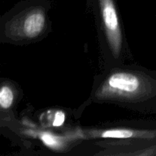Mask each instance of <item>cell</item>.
I'll return each instance as SVG.
<instances>
[{"label": "cell", "instance_id": "cell-1", "mask_svg": "<svg viewBox=\"0 0 156 156\" xmlns=\"http://www.w3.org/2000/svg\"><path fill=\"white\" fill-rule=\"evenodd\" d=\"M90 99L140 113H150L156 102V76L136 65L107 66L95 78Z\"/></svg>", "mask_w": 156, "mask_h": 156}, {"label": "cell", "instance_id": "cell-2", "mask_svg": "<svg viewBox=\"0 0 156 156\" xmlns=\"http://www.w3.org/2000/svg\"><path fill=\"white\" fill-rule=\"evenodd\" d=\"M99 41L107 66L123 63L126 44L114 0H94Z\"/></svg>", "mask_w": 156, "mask_h": 156}, {"label": "cell", "instance_id": "cell-3", "mask_svg": "<svg viewBox=\"0 0 156 156\" xmlns=\"http://www.w3.org/2000/svg\"><path fill=\"white\" fill-rule=\"evenodd\" d=\"M48 26L47 13L41 5L30 6L9 15L2 33L12 41H33L43 36Z\"/></svg>", "mask_w": 156, "mask_h": 156}, {"label": "cell", "instance_id": "cell-4", "mask_svg": "<svg viewBox=\"0 0 156 156\" xmlns=\"http://www.w3.org/2000/svg\"><path fill=\"white\" fill-rule=\"evenodd\" d=\"M17 91L12 82L7 80L2 82L0 87V108L2 111H7L12 108L16 100Z\"/></svg>", "mask_w": 156, "mask_h": 156}, {"label": "cell", "instance_id": "cell-5", "mask_svg": "<svg viewBox=\"0 0 156 156\" xmlns=\"http://www.w3.org/2000/svg\"><path fill=\"white\" fill-rule=\"evenodd\" d=\"M98 137L103 139H130L140 138L143 132L127 128H111L97 133Z\"/></svg>", "mask_w": 156, "mask_h": 156}, {"label": "cell", "instance_id": "cell-6", "mask_svg": "<svg viewBox=\"0 0 156 156\" xmlns=\"http://www.w3.org/2000/svg\"><path fill=\"white\" fill-rule=\"evenodd\" d=\"M58 138L59 137H56L53 134L43 133L41 139L43 143L48 147L52 148V149H59L62 146V142L59 141V139Z\"/></svg>", "mask_w": 156, "mask_h": 156}, {"label": "cell", "instance_id": "cell-7", "mask_svg": "<svg viewBox=\"0 0 156 156\" xmlns=\"http://www.w3.org/2000/svg\"><path fill=\"white\" fill-rule=\"evenodd\" d=\"M66 120V114L62 111H56L53 115V121H52V126L53 127H59L62 126L65 123Z\"/></svg>", "mask_w": 156, "mask_h": 156}]
</instances>
